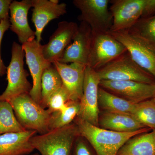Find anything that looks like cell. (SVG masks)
<instances>
[{
  "label": "cell",
  "mask_w": 155,
  "mask_h": 155,
  "mask_svg": "<svg viewBox=\"0 0 155 155\" xmlns=\"http://www.w3.org/2000/svg\"><path fill=\"white\" fill-rule=\"evenodd\" d=\"M74 122L79 135L90 143L97 155H116L128 140L150 129L144 127L133 132H116L92 125L77 116Z\"/></svg>",
  "instance_id": "cell-1"
},
{
  "label": "cell",
  "mask_w": 155,
  "mask_h": 155,
  "mask_svg": "<svg viewBox=\"0 0 155 155\" xmlns=\"http://www.w3.org/2000/svg\"><path fill=\"white\" fill-rule=\"evenodd\" d=\"M11 104L20 125L26 130H33L39 134L49 131L48 126L51 113L35 101L29 94L12 99Z\"/></svg>",
  "instance_id": "cell-2"
},
{
  "label": "cell",
  "mask_w": 155,
  "mask_h": 155,
  "mask_svg": "<svg viewBox=\"0 0 155 155\" xmlns=\"http://www.w3.org/2000/svg\"><path fill=\"white\" fill-rule=\"evenodd\" d=\"M79 135L77 127L73 123L34 136L30 141L41 155H72L74 143Z\"/></svg>",
  "instance_id": "cell-3"
},
{
  "label": "cell",
  "mask_w": 155,
  "mask_h": 155,
  "mask_svg": "<svg viewBox=\"0 0 155 155\" xmlns=\"http://www.w3.org/2000/svg\"><path fill=\"white\" fill-rule=\"evenodd\" d=\"M101 80L133 81L155 84V79L133 61L128 52L96 70Z\"/></svg>",
  "instance_id": "cell-4"
},
{
  "label": "cell",
  "mask_w": 155,
  "mask_h": 155,
  "mask_svg": "<svg viewBox=\"0 0 155 155\" xmlns=\"http://www.w3.org/2000/svg\"><path fill=\"white\" fill-rule=\"evenodd\" d=\"M25 55L22 45L14 42L11 62L6 71L8 85L5 90L0 95V101L9 102L15 97L30 92L32 86L27 79L28 72L24 69Z\"/></svg>",
  "instance_id": "cell-5"
},
{
  "label": "cell",
  "mask_w": 155,
  "mask_h": 155,
  "mask_svg": "<svg viewBox=\"0 0 155 155\" xmlns=\"http://www.w3.org/2000/svg\"><path fill=\"white\" fill-rule=\"evenodd\" d=\"M109 0H74L73 5L81 11L78 20L85 22L93 34L108 33L113 24Z\"/></svg>",
  "instance_id": "cell-6"
},
{
  "label": "cell",
  "mask_w": 155,
  "mask_h": 155,
  "mask_svg": "<svg viewBox=\"0 0 155 155\" xmlns=\"http://www.w3.org/2000/svg\"><path fill=\"white\" fill-rule=\"evenodd\" d=\"M127 51L123 45L109 32L93 34L87 66L98 70Z\"/></svg>",
  "instance_id": "cell-7"
},
{
  "label": "cell",
  "mask_w": 155,
  "mask_h": 155,
  "mask_svg": "<svg viewBox=\"0 0 155 155\" xmlns=\"http://www.w3.org/2000/svg\"><path fill=\"white\" fill-rule=\"evenodd\" d=\"M101 81L96 70L87 66L84 81L83 94L79 101L80 110L77 116L98 127V90Z\"/></svg>",
  "instance_id": "cell-8"
},
{
  "label": "cell",
  "mask_w": 155,
  "mask_h": 155,
  "mask_svg": "<svg viewBox=\"0 0 155 155\" xmlns=\"http://www.w3.org/2000/svg\"><path fill=\"white\" fill-rule=\"evenodd\" d=\"M22 46L33 80V85L29 94L35 101L40 104L42 76L45 70L52 64L45 59L43 53V45L35 38L26 42Z\"/></svg>",
  "instance_id": "cell-9"
},
{
  "label": "cell",
  "mask_w": 155,
  "mask_h": 155,
  "mask_svg": "<svg viewBox=\"0 0 155 155\" xmlns=\"http://www.w3.org/2000/svg\"><path fill=\"white\" fill-rule=\"evenodd\" d=\"M109 32L126 48L133 61L155 79V50L127 30Z\"/></svg>",
  "instance_id": "cell-10"
},
{
  "label": "cell",
  "mask_w": 155,
  "mask_h": 155,
  "mask_svg": "<svg viewBox=\"0 0 155 155\" xmlns=\"http://www.w3.org/2000/svg\"><path fill=\"white\" fill-rule=\"evenodd\" d=\"M113 24L110 31L128 30L140 19L145 0H113L110 1Z\"/></svg>",
  "instance_id": "cell-11"
},
{
  "label": "cell",
  "mask_w": 155,
  "mask_h": 155,
  "mask_svg": "<svg viewBox=\"0 0 155 155\" xmlns=\"http://www.w3.org/2000/svg\"><path fill=\"white\" fill-rule=\"evenodd\" d=\"M100 86L133 104L151 99L155 93V84L133 81L101 80Z\"/></svg>",
  "instance_id": "cell-12"
},
{
  "label": "cell",
  "mask_w": 155,
  "mask_h": 155,
  "mask_svg": "<svg viewBox=\"0 0 155 155\" xmlns=\"http://www.w3.org/2000/svg\"><path fill=\"white\" fill-rule=\"evenodd\" d=\"M93 34L91 27L81 22L73 42L65 50L59 62L64 64L76 63L87 66L91 48Z\"/></svg>",
  "instance_id": "cell-13"
},
{
  "label": "cell",
  "mask_w": 155,
  "mask_h": 155,
  "mask_svg": "<svg viewBox=\"0 0 155 155\" xmlns=\"http://www.w3.org/2000/svg\"><path fill=\"white\" fill-rule=\"evenodd\" d=\"M78 27L75 22L64 21L59 22L48 42L43 45V53L45 59L51 64L59 61L71 43Z\"/></svg>",
  "instance_id": "cell-14"
},
{
  "label": "cell",
  "mask_w": 155,
  "mask_h": 155,
  "mask_svg": "<svg viewBox=\"0 0 155 155\" xmlns=\"http://www.w3.org/2000/svg\"><path fill=\"white\" fill-rule=\"evenodd\" d=\"M52 64L61 75L63 86L68 92L70 101H80L83 94L84 81L87 66L76 63L64 64L59 61H55Z\"/></svg>",
  "instance_id": "cell-15"
},
{
  "label": "cell",
  "mask_w": 155,
  "mask_h": 155,
  "mask_svg": "<svg viewBox=\"0 0 155 155\" xmlns=\"http://www.w3.org/2000/svg\"><path fill=\"white\" fill-rule=\"evenodd\" d=\"M32 5L33 0H22L13 1L10 6V28L17 34L22 45L36 37L35 31L31 29L28 22V11Z\"/></svg>",
  "instance_id": "cell-16"
},
{
  "label": "cell",
  "mask_w": 155,
  "mask_h": 155,
  "mask_svg": "<svg viewBox=\"0 0 155 155\" xmlns=\"http://www.w3.org/2000/svg\"><path fill=\"white\" fill-rule=\"evenodd\" d=\"M31 21L35 27L36 40H42L43 31L51 20L58 19L67 13V4H55L48 0H33Z\"/></svg>",
  "instance_id": "cell-17"
},
{
  "label": "cell",
  "mask_w": 155,
  "mask_h": 155,
  "mask_svg": "<svg viewBox=\"0 0 155 155\" xmlns=\"http://www.w3.org/2000/svg\"><path fill=\"white\" fill-rule=\"evenodd\" d=\"M37 133L26 130L0 135V155H26L35 150L30 139Z\"/></svg>",
  "instance_id": "cell-18"
},
{
  "label": "cell",
  "mask_w": 155,
  "mask_h": 155,
  "mask_svg": "<svg viewBox=\"0 0 155 155\" xmlns=\"http://www.w3.org/2000/svg\"><path fill=\"white\" fill-rule=\"evenodd\" d=\"M101 128L119 132H130L144 128L131 115L106 112L99 120Z\"/></svg>",
  "instance_id": "cell-19"
},
{
  "label": "cell",
  "mask_w": 155,
  "mask_h": 155,
  "mask_svg": "<svg viewBox=\"0 0 155 155\" xmlns=\"http://www.w3.org/2000/svg\"><path fill=\"white\" fill-rule=\"evenodd\" d=\"M116 155H155V129L130 138Z\"/></svg>",
  "instance_id": "cell-20"
},
{
  "label": "cell",
  "mask_w": 155,
  "mask_h": 155,
  "mask_svg": "<svg viewBox=\"0 0 155 155\" xmlns=\"http://www.w3.org/2000/svg\"><path fill=\"white\" fill-rule=\"evenodd\" d=\"M98 104L106 112L130 115L132 114L136 104L100 87L98 90Z\"/></svg>",
  "instance_id": "cell-21"
},
{
  "label": "cell",
  "mask_w": 155,
  "mask_h": 155,
  "mask_svg": "<svg viewBox=\"0 0 155 155\" xmlns=\"http://www.w3.org/2000/svg\"><path fill=\"white\" fill-rule=\"evenodd\" d=\"M63 82L59 72L52 64L45 70L41 77V98L40 105L45 109L48 108L50 98L53 94L61 88Z\"/></svg>",
  "instance_id": "cell-22"
},
{
  "label": "cell",
  "mask_w": 155,
  "mask_h": 155,
  "mask_svg": "<svg viewBox=\"0 0 155 155\" xmlns=\"http://www.w3.org/2000/svg\"><path fill=\"white\" fill-rule=\"evenodd\" d=\"M127 31L131 35L155 50V15L140 18Z\"/></svg>",
  "instance_id": "cell-23"
},
{
  "label": "cell",
  "mask_w": 155,
  "mask_h": 155,
  "mask_svg": "<svg viewBox=\"0 0 155 155\" xmlns=\"http://www.w3.org/2000/svg\"><path fill=\"white\" fill-rule=\"evenodd\" d=\"M80 110L79 101H69L65 107L51 114L48 128L49 131L72 124Z\"/></svg>",
  "instance_id": "cell-24"
},
{
  "label": "cell",
  "mask_w": 155,
  "mask_h": 155,
  "mask_svg": "<svg viewBox=\"0 0 155 155\" xmlns=\"http://www.w3.org/2000/svg\"><path fill=\"white\" fill-rule=\"evenodd\" d=\"M26 130L17 120L11 104L0 101V135Z\"/></svg>",
  "instance_id": "cell-25"
},
{
  "label": "cell",
  "mask_w": 155,
  "mask_h": 155,
  "mask_svg": "<svg viewBox=\"0 0 155 155\" xmlns=\"http://www.w3.org/2000/svg\"><path fill=\"white\" fill-rule=\"evenodd\" d=\"M131 116L145 127L155 129V102L152 100L136 104Z\"/></svg>",
  "instance_id": "cell-26"
},
{
  "label": "cell",
  "mask_w": 155,
  "mask_h": 155,
  "mask_svg": "<svg viewBox=\"0 0 155 155\" xmlns=\"http://www.w3.org/2000/svg\"><path fill=\"white\" fill-rule=\"evenodd\" d=\"M69 101L70 98L67 90L62 85V87L52 95L48 105V109L51 113L63 110Z\"/></svg>",
  "instance_id": "cell-27"
},
{
  "label": "cell",
  "mask_w": 155,
  "mask_h": 155,
  "mask_svg": "<svg viewBox=\"0 0 155 155\" xmlns=\"http://www.w3.org/2000/svg\"><path fill=\"white\" fill-rule=\"evenodd\" d=\"M73 155H92L91 152L84 138L79 135L74 143Z\"/></svg>",
  "instance_id": "cell-28"
},
{
  "label": "cell",
  "mask_w": 155,
  "mask_h": 155,
  "mask_svg": "<svg viewBox=\"0 0 155 155\" xmlns=\"http://www.w3.org/2000/svg\"><path fill=\"white\" fill-rule=\"evenodd\" d=\"M11 26L10 19H5L0 22V76H2L7 71V68L4 65L2 60L1 58V47L2 40L4 33L8 30Z\"/></svg>",
  "instance_id": "cell-29"
},
{
  "label": "cell",
  "mask_w": 155,
  "mask_h": 155,
  "mask_svg": "<svg viewBox=\"0 0 155 155\" xmlns=\"http://www.w3.org/2000/svg\"><path fill=\"white\" fill-rule=\"evenodd\" d=\"M12 2L11 0H0V22L10 19L9 11Z\"/></svg>",
  "instance_id": "cell-30"
},
{
  "label": "cell",
  "mask_w": 155,
  "mask_h": 155,
  "mask_svg": "<svg viewBox=\"0 0 155 155\" xmlns=\"http://www.w3.org/2000/svg\"><path fill=\"white\" fill-rule=\"evenodd\" d=\"M52 2L55 4H59V1L58 0H50Z\"/></svg>",
  "instance_id": "cell-31"
},
{
  "label": "cell",
  "mask_w": 155,
  "mask_h": 155,
  "mask_svg": "<svg viewBox=\"0 0 155 155\" xmlns=\"http://www.w3.org/2000/svg\"><path fill=\"white\" fill-rule=\"evenodd\" d=\"M151 99L154 102H155V93L154 94L153 97Z\"/></svg>",
  "instance_id": "cell-32"
},
{
  "label": "cell",
  "mask_w": 155,
  "mask_h": 155,
  "mask_svg": "<svg viewBox=\"0 0 155 155\" xmlns=\"http://www.w3.org/2000/svg\"><path fill=\"white\" fill-rule=\"evenodd\" d=\"M31 155H40L38 153H35Z\"/></svg>",
  "instance_id": "cell-33"
}]
</instances>
